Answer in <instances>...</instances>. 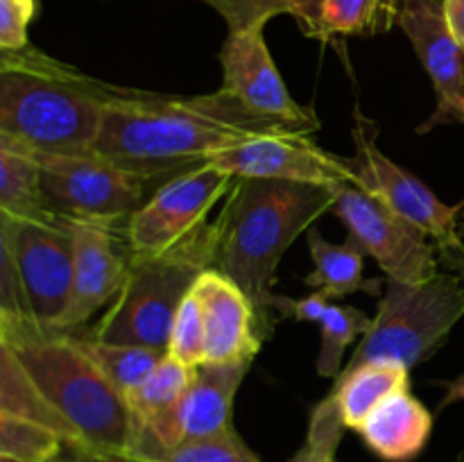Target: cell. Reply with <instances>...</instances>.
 <instances>
[{
  "mask_svg": "<svg viewBox=\"0 0 464 462\" xmlns=\"http://www.w3.org/2000/svg\"><path fill=\"white\" fill-rule=\"evenodd\" d=\"M168 356L188 367H199L202 362H207V335H204L202 311H199L193 290L186 294L179 311H177L175 322H172Z\"/></svg>",
  "mask_w": 464,
  "mask_h": 462,
  "instance_id": "obj_30",
  "label": "cell"
},
{
  "mask_svg": "<svg viewBox=\"0 0 464 462\" xmlns=\"http://www.w3.org/2000/svg\"><path fill=\"white\" fill-rule=\"evenodd\" d=\"M195 379V367L184 365V362L175 361L166 353L157 370L145 379L143 385L134 390L127 397V406H130L131 415L136 421V433L143 428L145 424L154 421L157 417L166 415L168 410L179 403L186 390L190 388Z\"/></svg>",
  "mask_w": 464,
  "mask_h": 462,
  "instance_id": "obj_25",
  "label": "cell"
},
{
  "mask_svg": "<svg viewBox=\"0 0 464 462\" xmlns=\"http://www.w3.org/2000/svg\"><path fill=\"white\" fill-rule=\"evenodd\" d=\"M0 462H16L9 457H0ZM54 462H152L136 453H100L91 451V448L80 447V444H68L66 451L57 457Z\"/></svg>",
  "mask_w": 464,
  "mask_h": 462,
  "instance_id": "obj_34",
  "label": "cell"
},
{
  "mask_svg": "<svg viewBox=\"0 0 464 462\" xmlns=\"http://www.w3.org/2000/svg\"><path fill=\"white\" fill-rule=\"evenodd\" d=\"M344 424L331 401L322 399L311 412L304 447L290 462H338V447L343 442Z\"/></svg>",
  "mask_w": 464,
  "mask_h": 462,
  "instance_id": "obj_29",
  "label": "cell"
},
{
  "mask_svg": "<svg viewBox=\"0 0 464 462\" xmlns=\"http://www.w3.org/2000/svg\"><path fill=\"white\" fill-rule=\"evenodd\" d=\"M0 216L16 220L50 217L41 188V166L30 149L0 139Z\"/></svg>",
  "mask_w": 464,
  "mask_h": 462,
  "instance_id": "obj_22",
  "label": "cell"
},
{
  "mask_svg": "<svg viewBox=\"0 0 464 462\" xmlns=\"http://www.w3.org/2000/svg\"><path fill=\"white\" fill-rule=\"evenodd\" d=\"M222 18L229 32L266 27L267 21L281 14L293 16V0H207Z\"/></svg>",
  "mask_w": 464,
  "mask_h": 462,
  "instance_id": "obj_31",
  "label": "cell"
},
{
  "mask_svg": "<svg viewBox=\"0 0 464 462\" xmlns=\"http://www.w3.org/2000/svg\"><path fill=\"white\" fill-rule=\"evenodd\" d=\"M353 118H356V125H353L352 136L356 152L347 159L353 184L385 204L390 211L420 226L429 238H433L442 247L456 245V222L460 208L444 204L424 181L385 157L374 143L379 130L372 125V120L361 116L358 109L353 111Z\"/></svg>",
  "mask_w": 464,
  "mask_h": 462,
  "instance_id": "obj_10",
  "label": "cell"
},
{
  "mask_svg": "<svg viewBox=\"0 0 464 462\" xmlns=\"http://www.w3.org/2000/svg\"><path fill=\"white\" fill-rule=\"evenodd\" d=\"M456 401H464V374L458 376L456 380L447 383V394L442 399V406L440 408H447Z\"/></svg>",
  "mask_w": 464,
  "mask_h": 462,
  "instance_id": "obj_37",
  "label": "cell"
},
{
  "mask_svg": "<svg viewBox=\"0 0 464 462\" xmlns=\"http://www.w3.org/2000/svg\"><path fill=\"white\" fill-rule=\"evenodd\" d=\"M193 294L202 311L207 362H254L270 329L245 290L208 267L195 281Z\"/></svg>",
  "mask_w": 464,
  "mask_h": 462,
  "instance_id": "obj_16",
  "label": "cell"
},
{
  "mask_svg": "<svg viewBox=\"0 0 464 462\" xmlns=\"http://www.w3.org/2000/svg\"><path fill=\"white\" fill-rule=\"evenodd\" d=\"M216 222H207L175 247L130 256L121 293L95 324L93 338L168 351L172 322L204 270L213 267Z\"/></svg>",
  "mask_w": 464,
  "mask_h": 462,
  "instance_id": "obj_5",
  "label": "cell"
},
{
  "mask_svg": "<svg viewBox=\"0 0 464 462\" xmlns=\"http://www.w3.org/2000/svg\"><path fill=\"white\" fill-rule=\"evenodd\" d=\"M231 184L234 177L211 163L159 184L127 220L125 240L130 249L136 254H157L175 247L207 225L208 213Z\"/></svg>",
  "mask_w": 464,
  "mask_h": 462,
  "instance_id": "obj_12",
  "label": "cell"
},
{
  "mask_svg": "<svg viewBox=\"0 0 464 462\" xmlns=\"http://www.w3.org/2000/svg\"><path fill=\"white\" fill-rule=\"evenodd\" d=\"M68 439L48 426L0 412V457L16 462H54L68 447Z\"/></svg>",
  "mask_w": 464,
  "mask_h": 462,
  "instance_id": "obj_27",
  "label": "cell"
},
{
  "mask_svg": "<svg viewBox=\"0 0 464 462\" xmlns=\"http://www.w3.org/2000/svg\"><path fill=\"white\" fill-rule=\"evenodd\" d=\"M0 412L48 426L71 444H80L82 447L75 430L66 424V419L54 408H50V403L41 397L30 376L25 374V370L18 365L12 351L3 344H0Z\"/></svg>",
  "mask_w": 464,
  "mask_h": 462,
  "instance_id": "obj_24",
  "label": "cell"
},
{
  "mask_svg": "<svg viewBox=\"0 0 464 462\" xmlns=\"http://www.w3.org/2000/svg\"><path fill=\"white\" fill-rule=\"evenodd\" d=\"M75 240V274L68 311L57 331L72 333L98 308L121 293L130 272V245L116 238L111 226L100 222L71 220Z\"/></svg>",
  "mask_w": 464,
  "mask_h": 462,
  "instance_id": "obj_17",
  "label": "cell"
},
{
  "mask_svg": "<svg viewBox=\"0 0 464 462\" xmlns=\"http://www.w3.org/2000/svg\"><path fill=\"white\" fill-rule=\"evenodd\" d=\"M0 344L75 430L82 447L100 453L134 451L136 421L125 397L82 351L75 335L48 331L30 317L0 315Z\"/></svg>",
  "mask_w": 464,
  "mask_h": 462,
  "instance_id": "obj_4",
  "label": "cell"
},
{
  "mask_svg": "<svg viewBox=\"0 0 464 462\" xmlns=\"http://www.w3.org/2000/svg\"><path fill=\"white\" fill-rule=\"evenodd\" d=\"M75 340L82 351L107 376L109 383L125 397V401L139 385L145 383V379L157 370V365L168 353L161 349L140 347V344L104 342L93 335H75Z\"/></svg>",
  "mask_w": 464,
  "mask_h": 462,
  "instance_id": "obj_23",
  "label": "cell"
},
{
  "mask_svg": "<svg viewBox=\"0 0 464 462\" xmlns=\"http://www.w3.org/2000/svg\"><path fill=\"white\" fill-rule=\"evenodd\" d=\"M433 433V412L411 394L399 390L379 403L358 428L365 447L383 462H411L424 451Z\"/></svg>",
  "mask_w": 464,
  "mask_h": 462,
  "instance_id": "obj_18",
  "label": "cell"
},
{
  "mask_svg": "<svg viewBox=\"0 0 464 462\" xmlns=\"http://www.w3.org/2000/svg\"><path fill=\"white\" fill-rule=\"evenodd\" d=\"M408 371L411 370L397 361L365 362L349 374H340L324 399L334 403L344 428L358 433L383 399L408 388Z\"/></svg>",
  "mask_w": 464,
  "mask_h": 462,
  "instance_id": "obj_19",
  "label": "cell"
},
{
  "mask_svg": "<svg viewBox=\"0 0 464 462\" xmlns=\"http://www.w3.org/2000/svg\"><path fill=\"white\" fill-rule=\"evenodd\" d=\"M266 27L229 32L222 43V86L249 111L272 120L293 122L315 131L320 127L315 111L302 107L285 89L270 48L263 36Z\"/></svg>",
  "mask_w": 464,
  "mask_h": 462,
  "instance_id": "obj_14",
  "label": "cell"
},
{
  "mask_svg": "<svg viewBox=\"0 0 464 462\" xmlns=\"http://www.w3.org/2000/svg\"><path fill=\"white\" fill-rule=\"evenodd\" d=\"M334 186L285 179H234L216 220L213 267L245 290L272 331V285L285 249L334 208Z\"/></svg>",
  "mask_w": 464,
  "mask_h": 462,
  "instance_id": "obj_2",
  "label": "cell"
},
{
  "mask_svg": "<svg viewBox=\"0 0 464 462\" xmlns=\"http://www.w3.org/2000/svg\"><path fill=\"white\" fill-rule=\"evenodd\" d=\"M397 25L411 39L438 95V107L417 134L464 125V50L449 30L442 0H406Z\"/></svg>",
  "mask_w": 464,
  "mask_h": 462,
  "instance_id": "obj_15",
  "label": "cell"
},
{
  "mask_svg": "<svg viewBox=\"0 0 464 462\" xmlns=\"http://www.w3.org/2000/svg\"><path fill=\"white\" fill-rule=\"evenodd\" d=\"M442 5L449 30L456 36L458 45L464 50V0H442Z\"/></svg>",
  "mask_w": 464,
  "mask_h": 462,
  "instance_id": "obj_35",
  "label": "cell"
},
{
  "mask_svg": "<svg viewBox=\"0 0 464 462\" xmlns=\"http://www.w3.org/2000/svg\"><path fill=\"white\" fill-rule=\"evenodd\" d=\"M208 163L234 179L254 177V179H285L322 186L353 181L347 159L326 152L311 139V134L304 131L254 136L245 143L222 149Z\"/></svg>",
  "mask_w": 464,
  "mask_h": 462,
  "instance_id": "obj_13",
  "label": "cell"
},
{
  "mask_svg": "<svg viewBox=\"0 0 464 462\" xmlns=\"http://www.w3.org/2000/svg\"><path fill=\"white\" fill-rule=\"evenodd\" d=\"M308 249H311L315 270L306 276V285H311L315 293L326 294L329 299L347 297L353 293H367L379 297L383 293V279H365V249L347 236L343 245H334L322 238L315 226L306 231Z\"/></svg>",
  "mask_w": 464,
  "mask_h": 462,
  "instance_id": "obj_20",
  "label": "cell"
},
{
  "mask_svg": "<svg viewBox=\"0 0 464 462\" xmlns=\"http://www.w3.org/2000/svg\"><path fill=\"white\" fill-rule=\"evenodd\" d=\"M406 0H320L306 36H374L392 30Z\"/></svg>",
  "mask_w": 464,
  "mask_h": 462,
  "instance_id": "obj_21",
  "label": "cell"
},
{
  "mask_svg": "<svg viewBox=\"0 0 464 462\" xmlns=\"http://www.w3.org/2000/svg\"><path fill=\"white\" fill-rule=\"evenodd\" d=\"M317 5L320 0H293V16L297 21V25L302 27V32L306 34L313 25V18H315Z\"/></svg>",
  "mask_w": 464,
  "mask_h": 462,
  "instance_id": "obj_36",
  "label": "cell"
},
{
  "mask_svg": "<svg viewBox=\"0 0 464 462\" xmlns=\"http://www.w3.org/2000/svg\"><path fill=\"white\" fill-rule=\"evenodd\" d=\"M34 154V152H32ZM53 216L116 225L145 204V184L100 154H34Z\"/></svg>",
  "mask_w": 464,
  "mask_h": 462,
  "instance_id": "obj_8",
  "label": "cell"
},
{
  "mask_svg": "<svg viewBox=\"0 0 464 462\" xmlns=\"http://www.w3.org/2000/svg\"><path fill=\"white\" fill-rule=\"evenodd\" d=\"M372 326V317L353 306H340L331 302L320 320L322 344L317 353V374L322 379H338L344 367V349L365 335Z\"/></svg>",
  "mask_w": 464,
  "mask_h": 462,
  "instance_id": "obj_26",
  "label": "cell"
},
{
  "mask_svg": "<svg viewBox=\"0 0 464 462\" xmlns=\"http://www.w3.org/2000/svg\"><path fill=\"white\" fill-rule=\"evenodd\" d=\"M334 299L322 293H313L304 299H290L284 294H272L270 308L276 311V320H295V322H317L331 306Z\"/></svg>",
  "mask_w": 464,
  "mask_h": 462,
  "instance_id": "obj_33",
  "label": "cell"
},
{
  "mask_svg": "<svg viewBox=\"0 0 464 462\" xmlns=\"http://www.w3.org/2000/svg\"><path fill=\"white\" fill-rule=\"evenodd\" d=\"M464 315V284L440 272L424 284L385 281L376 317L340 374L372 361H397L412 370L433 356Z\"/></svg>",
  "mask_w": 464,
  "mask_h": 462,
  "instance_id": "obj_6",
  "label": "cell"
},
{
  "mask_svg": "<svg viewBox=\"0 0 464 462\" xmlns=\"http://www.w3.org/2000/svg\"><path fill=\"white\" fill-rule=\"evenodd\" d=\"M0 249L12 258L32 320L57 331L68 311L75 274V240L68 217L16 220L0 216Z\"/></svg>",
  "mask_w": 464,
  "mask_h": 462,
  "instance_id": "obj_7",
  "label": "cell"
},
{
  "mask_svg": "<svg viewBox=\"0 0 464 462\" xmlns=\"http://www.w3.org/2000/svg\"><path fill=\"white\" fill-rule=\"evenodd\" d=\"M152 462H261L256 453L245 444L234 428L204 439H190L179 444L161 457H148Z\"/></svg>",
  "mask_w": 464,
  "mask_h": 462,
  "instance_id": "obj_28",
  "label": "cell"
},
{
  "mask_svg": "<svg viewBox=\"0 0 464 462\" xmlns=\"http://www.w3.org/2000/svg\"><path fill=\"white\" fill-rule=\"evenodd\" d=\"M252 362H202L195 379L172 410L136 433L134 451L161 457L179 444L204 439L234 428V399Z\"/></svg>",
  "mask_w": 464,
  "mask_h": 462,
  "instance_id": "obj_11",
  "label": "cell"
},
{
  "mask_svg": "<svg viewBox=\"0 0 464 462\" xmlns=\"http://www.w3.org/2000/svg\"><path fill=\"white\" fill-rule=\"evenodd\" d=\"M313 130L272 120L218 89L207 95H159L113 86L93 152L145 184L168 181L254 136Z\"/></svg>",
  "mask_w": 464,
  "mask_h": 462,
  "instance_id": "obj_1",
  "label": "cell"
},
{
  "mask_svg": "<svg viewBox=\"0 0 464 462\" xmlns=\"http://www.w3.org/2000/svg\"><path fill=\"white\" fill-rule=\"evenodd\" d=\"M334 208L349 236L376 258L385 276L401 284H424L440 274L438 254L429 236L390 211L353 181L334 186Z\"/></svg>",
  "mask_w": 464,
  "mask_h": 462,
  "instance_id": "obj_9",
  "label": "cell"
},
{
  "mask_svg": "<svg viewBox=\"0 0 464 462\" xmlns=\"http://www.w3.org/2000/svg\"><path fill=\"white\" fill-rule=\"evenodd\" d=\"M39 12V0H0V50L18 53L30 45L27 30Z\"/></svg>",
  "mask_w": 464,
  "mask_h": 462,
  "instance_id": "obj_32",
  "label": "cell"
},
{
  "mask_svg": "<svg viewBox=\"0 0 464 462\" xmlns=\"http://www.w3.org/2000/svg\"><path fill=\"white\" fill-rule=\"evenodd\" d=\"M113 84L39 50L0 57V139L34 154H91Z\"/></svg>",
  "mask_w": 464,
  "mask_h": 462,
  "instance_id": "obj_3",
  "label": "cell"
}]
</instances>
